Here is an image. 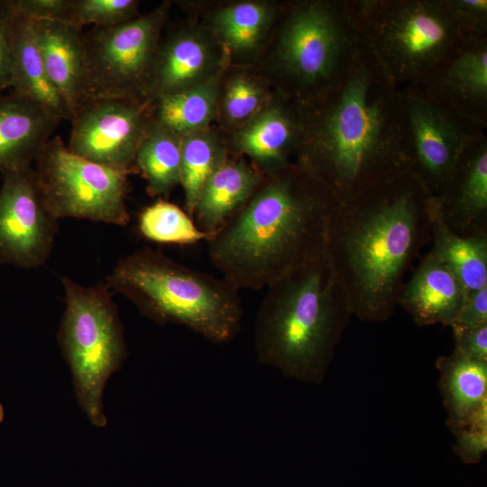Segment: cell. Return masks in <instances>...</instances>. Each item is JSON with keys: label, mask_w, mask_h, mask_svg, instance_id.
<instances>
[{"label": "cell", "mask_w": 487, "mask_h": 487, "mask_svg": "<svg viewBox=\"0 0 487 487\" xmlns=\"http://www.w3.org/2000/svg\"><path fill=\"white\" fill-rule=\"evenodd\" d=\"M364 46L354 0L304 1L288 10L276 59L304 105L335 86Z\"/></svg>", "instance_id": "obj_7"}, {"label": "cell", "mask_w": 487, "mask_h": 487, "mask_svg": "<svg viewBox=\"0 0 487 487\" xmlns=\"http://www.w3.org/2000/svg\"><path fill=\"white\" fill-rule=\"evenodd\" d=\"M352 313L325 257L267 288L256 316L259 363L321 383Z\"/></svg>", "instance_id": "obj_4"}, {"label": "cell", "mask_w": 487, "mask_h": 487, "mask_svg": "<svg viewBox=\"0 0 487 487\" xmlns=\"http://www.w3.org/2000/svg\"><path fill=\"white\" fill-rule=\"evenodd\" d=\"M60 122L29 99L0 96V172L32 164Z\"/></svg>", "instance_id": "obj_18"}, {"label": "cell", "mask_w": 487, "mask_h": 487, "mask_svg": "<svg viewBox=\"0 0 487 487\" xmlns=\"http://www.w3.org/2000/svg\"><path fill=\"white\" fill-rule=\"evenodd\" d=\"M138 229L143 237L159 244H192L211 236L185 210L163 199L141 212Z\"/></svg>", "instance_id": "obj_28"}, {"label": "cell", "mask_w": 487, "mask_h": 487, "mask_svg": "<svg viewBox=\"0 0 487 487\" xmlns=\"http://www.w3.org/2000/svg\"><path fill=\"white\" fill-rule=\"evenodd\" d=\"M462 26L473 36L487 35L486 0H446Z\"/></svg>", "instance_id": "obj_32"}, {"label": "cell", "mask_w": 487, "mask_h": 487, "mask_svg": "<svg viewBox=\"0 0 487 487\" xmlns=\"http://www.w3.org/2000/svg\"><path fill=\"white\" fill-rule=\"evenodd\" d=\"M150 102L96 99L73 115L68 149L111 169L133 172L137 150L152 121Z\"/></svg>", "instance_id": "obj_12"}, {"label": "cell", "mask_w": 487, "mask_h": 487, "mask_svg": "<svg viewBox=\"0 0 487 487\" xmlns=\"http://www.w3.org/2000/svg\"><path fill=\"white\" fill-rule=\"evenodd\" d=\"M225 160L222 147L203 130L181 137L180 185L190 216L205 183Z\"/></svg>", "instance_id": "obj_27"}, {"label": "cell", "mask_w": 487, "mask_h": 487, "mask_svg": "<svg viewBox=\"0 0 487 487\" xmlns=\"http://www.w3.org/2000/svg\"><path fill=\"white\" fill-rule=\"evenodd\" d=\"M455 350L473 359L487 361V325L476 327L451 326Z\"/></svg>", "instance_id": "obj_35"}, {"label": "cell", "mask_w": 487, "mask_h": 487, "mask_svg": "<svg viewBox=\"0 0 487 487\" xmlns=\"http://www.w3.org/2000/svg\"><path fill=\"white\" fill-rule=\"evenodd\" d=\"M106 282L157 324L187 326L216 344L232 341L241 329L238 289L151 248L119 260Z\"/></svg>", "instance_id": "obj_5"}, {"label": "cell", "mask_w": 487, "mask_h": 487, "mask_svg": "<svg viewBox=\"0 0 487 487\" xmlns=\"http://www.w3.org/2000/svg\"><path fill=\"white\" fill-rule=\"evenodd\" d=\"M5 417L4 408L0 402V423L3 421Z\"/></svg>", "instance_id": "obj_38"}, {"label": "cell", "mask_w": 487, "mask_h": 487, "mask_svg": "<svg viewBox=\"0 0 487 487\" xmlns=\"http://www.w3.org/2000/svg\"><path fill=\"white\" fill-rule=\"evenodd\" d=\"M430 197L406 172L334 203L325 259L359 319L393 315L409 264L431 240Z\"/></svg>", "instance_id": "obj_2"}, {"label": "cell", "mask_w": 487, "mask_h": 487, "mask_svg": "<svg viewBox=\"0 0 487 487\" xmlns=\"http://www.w3.org/2000/svg\"><path fill=\"white\" fill-rule=\"evenodd\" d=\"M265 177L244 161L225 160L205 183L193 212V219L212 234L248 202Z\"/></svg>", "instance_id": "obj_20"}, {"label": "cell", "mask_w": 487, "mask_h": 487, "mask_svg": "<svg viewBox=\"0 0 487 487\" xmlns=\"http://www.w3.org/2000/svg\"><path fill=\"white\" fill-rule=\"evenodd\" d=\"M430 250L468 293L487 287V234L462 236L443 221L436 197L429 198Z\"/></svg>", "instance_id": "obj_23"}, {"label": "cell", "mask_w": 487, "mask_h": 487, "mask_svg": "<svg viewBox=\"0 0 487 487\" xmlns=\"http://www.w3.org/2000/svg\"><path fill=\"white\" fill-rule=\"evenodd\" d=\"M12 11L9 0L0 1V92L11 87L12 81Z\"/></svg>", "instance_id": "obj_36"}, {"label": "cell", "mask_w": 487, "mask_h": 487, "mask_svg": "<svg viewBox=\"0 0 487 487\" xmlns=\"http://www.w3.org/2000/svg\"><path fill=\"white\" fill-rule=\"evenodd\" d=\"M263 100V91L253 79L237 76L228 83L224 110L231 121L239 122L254 116Z\"/></svg>", "instance_id": "obj_31"}, {"label": "cell", "mask_w": 487, "mask_h": 487, "mask_svg": "<svg viewBox=\"0 0 487 487\" xmlns=\"http://www.w3.org/2000/svg\"><path fill=\"white\" fill-rule=\"evenodd\" d=\"M218 97L217 81H203L171 94L161 96L153 119L179 137L202 131L213 119Z\"/></svg>", "instance_id": "obj_25"}, {"label": "cell", "mask_w": 487, "mask_h": 487, "mask_svg": "<svg viewBox=\"0 0 487 487\" xmlns=\"http://www.w3.org/2000/svg\"><path fill=\"white\" fill-rule=\"evenodd\" d=\"M334 201L302 164L268 174L246 205L207 241L222 277L239 290L268 288L325 257Z\"/></svg>", "instance_id": "obj_3"}, {"label": "cell", "mask_w": 487, "mask_h": 487, "mask_svg": "<svg viewBox=\"0 0 487 487\" xmlns=\"http://www.w3.org/2000/svg\"><path fill=\"white\" fill-rule=\"evenodd\" d=\"M211 64L206 41L182 33L159 47L152 86V99L181 91L201 81Z\"/></svg>", "instance_id": "obj_24"}, {"label": "cell", "mask_w": 487, "mask_h": 487, "mask_svg": "<svg viewBox=\"0 0 487 487\" xmlns=\"http://www.w3.org/2000/svg\"><path fill=\"white\" fill-rule=\"evenodd\" d=\"M365 45L399 87L420 86L470 34L446 0H354Z\"/></svg>", "instance_id": "obj_6"}, {"label": "cell", "mask_w": 487, "mask_h": 487, "mask_svg": "<svg viewBox=\"0 0 487 487\" xmlns=\"http://www.w3.org/2000/svg\"><path fill=\"white\" fill-rule=\"evenodd\" d=\"M301 134L300 113L271 106L258 112L237 133L235 147L254 160L267 174L283 169L297 153Z\"/></svg>", "instance_id": "obj_21"}, {"label": "cell", "mask_w": 487, "mask_h": 487, "mask_svg": "<svg viewBox=\"0 0 487 487\" xmlns=\"http://www.w3.org/2000/svg\"><path fill=\"white\" fill-rule=\"evenodd\" d=\"M181 137L153 117L137 150L135 164L152 196L168 195L180 184Z\"/></svg>", "instance_id": "obj_26"}, {"label": "cell", "mask_w": 487, "mask_h": 487, "mask_svg": "<svg viewBox=\"0 0 487 487\" xmlns=\"http://www.w3.org/2000/svg\"><path fill=\"white\" fill-rule=\"evenodd\" d=\"M32 22L36 42L48 77L72 118L83 99V28L58 21L32 19Z\"/></svg>", "instance_id": "obj_17"}, {"label": "cell", "mask_w": 487, "mask_h": 487, "mask_svg": "<svg viewBox=\"0 0 487 487\" xmlns=\"http://www.w3.org/2000/svg\"><path fill=\"white\" fill-rule=\"evenodd\" d=\"M272 14L268 5L243 2L222 9L216 17V27L230 49L246 51L258 44Z\"/></svg>", "instance_id": "obj_29"}, {"label": "cell", "mask_w": 487, "mask_h": 487, "mask_svg": "<svg viewBox=\"0 0 487 487\" xmlns=\"http://www.w3.org/2000/svg\"><path fill=\"white\" fill-rule=\"evenodd\" d=\"M12 6L35 20L67 23L70 0H10Z\"/></svg>", "instance_id": "obj_34"}, {"label": "cell", "mask_w": 487, "mask_h": 487, "mask_svg": "<svg viewBox=\"0 0 487 487\" xmlns=\"http://www.w3.org/2000/svg\"><path fill=\"white\" fill-rule=\"evenodd\" d=\"M167 5L110 27L85 32L82 103L96 99L152 100L159 38ZM80 104V105H81Z\"/></svg>", "instance_id": "obj_9"}, {"label": "cell", "mask_w": 487, "mask_h": 487, "mask_svg": "<svg viewBox=\"0 0 487 487\" xmlns=\"http://www.w3.org/2000/svg\"><path fill=\"white\" fill-rule=\"evenodd\" d=\"M66 308L59 341L73 379L77 400L94 426L105 427V386L127 356L117 307L107 285L85 287L61 279Z\"/></svg>", "instance_id": "obj_8"}, {"label": "cell", "mask_w": 487, "mask_h": 487, "mask_svg": "<svg viewBox=\"0 0 487 487\" xmlns=\"http://www.w3.org/2000/svg\"><path fill=\"white\" fill-rule=\"evenodd\" d=\"M469 293L456 276L431 251L403 286L400 305L418 326H450Z\"/></svg>", "instance_id": "obj_16"}, {"label": "cell", "mask_w": 487, "mask_h": 487, "mask_svg": "<svg viewBox=\"0 0 487 487\" xmlns=\"http://www.w3.org/2000/svg\"><path fill=\"white\" fill-rule=\"evenodd\" d=\"M439 387L452 431L486 418L487 361L456 350L439 357Z\"/></svg>", "instance_id": "obj_22"}, {"label": "cell", "mask_w": 487, "mask_h": 487, "mask_svg": "<svg viewBox=\"0 0 487 487\" xmlns=\"http://www.w3.org/2000/svg\"><path fill=\"white\" fill-rule=\"evenodd\" d=\"M486 419L454 430L457 436L455 452L465 463H476L486 450Z\"/></svg>", "instance_id": "obj_33"}, {"label": "cell", "mask_w": 487, "mask_h": 487, "mask_svg": "<svg viewBox=\"0 0 487 487\" xmlns=\"http://www.w3.org/2000/svg\"><path fill=\"white\" fill-rule=\"evenodd\" d=\"M471 124L487 128V35L469 39L418 86Z\"/></svg>", "instance_id": "obj_14"}, {"label": "cell", "mask_w": 487, "mask_h": 487, "mask_svg": "<svg viewBox=\"0 0 487 487\" xmlns=\"http://www.w3.org/2000/svg\"><path fill=\"white\" fill-rule=\"evenodd\" d=\"M441 217L455 234H487V135L473 136L460 154L439 196Z\"/></svg>", "instance_id": "obj_15"}, {"label": "cell", "mask_w": 487, "mask_h": 487, "mask_svg": "<svg viewBox=\"0 0 487 487\" xmlns=\"http://www.w3.org/2000/svg\"><path fill=\"white\" fill-rule=\"evenodd\" d=\"M0 188V263L35 268L49 258L58 219L41 195L32 164L3 173Z\"/></svg>", "instance_id": "obj_13"}, {"label": "cell", "mask_w": 487, "mask_h": 487, "mask_svg": "<svg viewBox=\"0 0 487 487\" xmlns=\"http://www.w3.org/2000/svg\"><path fill=\"white\" fill-rule=\"evenodd\" d=\"M139 2L134 0H70L68 23L110 27L135 18Z\"/></svg>", "instance_id": "obj_30"}, {"label": "cell", "mask_w": 487, "mask_h": 487, "mask_svg": "<svg viewBox=\"0 0 487 487\" xmlns=\"http://www.w3.org/2000/svg\"><path fill=\"white\" fill-rule=\"evenodd\" d=\"M33 168L43 202L56 219L76 217L126 225L131 171L96 164L70 152L56 136L38 152Z\"/></svg>", "instance_id": "obj_10"}, {"label": "cell", "mask_w": 487, "mask_h": 487, "mask_svg": "<svg viewBox=\"0 0 487 487\" xmlns=\"http://www.w3.org/2000/svg\"><path fill=\"white\" fill-rule=\"evenodd\" d=\"M299 112L297 161L335 204L409 172L400 87L366 45L344 78Z\"/></svg>", "instance_id": "obj_1"}, {"label": "cell", "mask_w": 487, "mask_h": 487, "mask_svg": "<svg viewBox=\"0 0 487 487\" xmlns=\"http://www.w3.org/2000/svg\"><path fill=\"white\" fill-rule=\"evenodd\" d=\"M12 11V81L13 94L29 99L62 120L71 115L51 84L39 51L32 19L15 10Z\"/></svg>", "instance_id": "obj_19"}, {"label": "cell", "mask_w": 487, "mask_h": 487, "mask_svg": "<svg viewBox=\"0 0 487 487\" xmlns=\"http://www.w3.org/2000/svg\"><path fill=\"white\" fill-rule=\"evenodd\" d=\"M400 92L409 172L429 196H439L467 142L485 130L444 108L419 87H400Z\"/></svg>", "instance_id": "obj_11"}, {"label": "cell", "mask_w": 487, "mask_h": 487, "mask_svg": "<svg viewBox=\"0 0 487 487\" xmlns=\"http://www.w3.org/2000/svg\"><path fill=\"white\" fill-rule=\"evenodd\" d=\"M476 327L487 325V287L470 292L451 325Z\"/></svg>", "instance_id": "obj_37"}]
</instances>
